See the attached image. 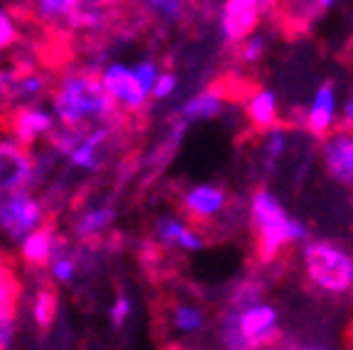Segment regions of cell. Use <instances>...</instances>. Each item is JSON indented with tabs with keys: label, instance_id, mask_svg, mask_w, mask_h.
<instances>
[{
	"label": "cell",
	"instance_id": "f1b7e54d",
	"mask_svg": "<svg viewBox=\"0 0 353 350\" xmlns=\"http://www.w3.org/2000/svg\"><path fill=\"white\" fill-rule=\"evenodd\" d=\"M294 350H334L331 345H326V343H304V345H299V348H294Z\"/></svg>",
	"mask_w": 353,
	"mask_h": 350
},
{
	"label": "cell",
	"instance_id": "e0dca14e",
	"mask_svg": "<svg viewBox=\"0 0 353 350\" xmlns=\"http://www.w3.org/2000/svg\"><path fill=\"white\" fill-rule=\"evenodd\" d=\"M170 329L179 336H196L206 329V311L192 301H174L170 307Z\"/></svg>",
	"mask_w": 353,
	"mask_h": 350
},
{
	"label": "cell",
	"instance_id": "f546056e",
	"mask_svg": "<svg viewBox=\"0 0 353 350\" xmlns=\"http://www.w3.org/2000/svg\"><path fill=\"white\" fill-rule=\"evenodd\" d=\"M348 333H351V340H353V318H351V323H348Z\"/></svg>",
	"mask_w": 353,
	"mask_h": 350
},
{
	"label": "cell",
	"instance_id": "603a6c76",
	"mask_svg": "<svg viewBox=\"0 0 353 350\" xmlns=\"http://www.w3.org/2000/svg\"><path fill=\"white\" fill-rule=\"evenodd\" d=\"M143 10H148V15L157 17V20L176 22V20H182L187 6H184V3H176V0H162V3H145Z\"/></svg>",
	"mask_w": 353,
	"mask_h": 350
},
{
	"label": "cell",
	"instance_id": "5bb4252c",
	"mask_svg": "<svg viewBox=\"0 0 353 350\" xmlns=\"http://www.w3.org/2000/svg\"><path fill=\"white\" fill-rule=\"evenodd\" d=\"M152 236L162 247H176L184 252H196L206 245L204 236L189 220L176 216H160L152 225Z\"/></svg>",
	"mask_w": 353,
	"mask_h": 350
},
{
	"label": "cell",
	"instance_id": "44dd1931",
	"mask_svg": "<svg viewBox=\"0 0 353 350\" xmlns=\"http://www.w3.org/2000/svg\"><path fill=\"white\" fill-rule=\"evenodd\" d=\"M20 30H17V22L12 20V15L8 12L6 6H0V56L8 54V52L20 42Z\"/></svg>",
	"mask_w": 353,
	"mask_h": 350
},
{
	"label": "cell",
	"instance_id": "4fadbf2b",
	"mask_svg": "<svg viewBox=\"0 0 353 350\" xmlns=\"http://www.w3.org/2000/svg\"><path fill=\"white\" fill-rule=\"evenodd\" d=\"M113 220H116V208L110 203H96V206L83 208L72 223L74 238L83 247H99L103 243V236L113 225Z\"/></svg>",
	"mask_w": 353,
	"mask_h": 350
},
{
	"label": "cell",
	"instance_id": "52a82bcc",
	"mask_svg": "<svg viewBox=\"0 0 353 350\" xmlns=\"http://www.w3.org/2000/svg\"><path fill=\"white\" fill-rule=\"evenodd\" d=\"M265 8H270V3H260V0H226L221 6L219 15L221 37L226 39L228 44H241L245 37L258 32Z\"/></svg>",
	"mask_w": 353,
	"mask_h": 350
},
{
	"label": "cell",
	"instance_id": "7c38bea8",
	"mask_svg": "<svg viewBox=\"0 0 353 350\" xmlns=\"http://www.w3.org/2000/svg\"><path fill=\"white\" fill-rule=\"evenodd\" d=\"M339 121V88L334 81H324L314 91L304 110V125L312 135L326 137L334 132Z\"/></svg>",
	"mask_w": 353,
	"mask_h": 350
},
{
	"label": "cell",
	"instance_id": "8992f818",
	"mask_svg": "<svg viewBox=\"0 0 353 350\" xmlns=\"http://www.w3.org/2000/svg\"><path fill=\"white\" fill-rule=\"evenodd\" d=\"M101 83H103L108 99L113 101L118 113L135 115L148 105V93L140 88V83L132 76V69L123 61H113V64L101 69Z\"/></svg>",
	"mask_w": 353,
	"mask_h": 350
},
{
	"label": "cell",
	"instance_id": "9c48e42d",
	"mask_svg": "<svg viewBox=\"0 0 353 350\" xmlns=\"http://www.w3.org/2000/svg\"><path fill=\"white\" fill-rule=\"evenodd\" d=\"M0 127H6L17 145L30 150L37 140L50 137L54 132L57 121H54V113L47 110L44 105H30V108L12 110L6 121L0 123Z\"/></svg>",
	"mask_w": 353,
	"mask_h": 350
},
{
	"label": "cell",
	"instance_id": "3957f363",
	"mask_svg": "<svg viewBox=\"0 0 353 350\" xmlns=\"http://www.w3.org/2000/svg\"><path fill=\"white\" fill-rule=\"evenodd\" d=\"M250 225L255 233L258 258L263 262L277 260L280 252L290 245H304L309 236L307 225L287 214L285 203L265 186H260L250 198Z\"/></svg>",
	"mask_w": 353,
	"mask_h": 350
},
{
	"label": "cell",
	"instance_id": "d6986e66",
	"mask_svg": "<svg viewBox=\"0 0 353 350\" xmlns=\"http://www.w3.org/2000/svg\"><path fill=\"white\" fill-rule=\"evenodd\" d=\"M287 147H290V135H287L285 127L275 125L270 130H265V140H263V167L265 172L270 174L275 172V167L280 165V159L285 157Z\"/></svg>",
	"mask_w": 353,
	"mask_h": 350
},
{
	"label": "cell",
	"instance_id": "d4e9b609",
	"mask_svg": "<svg viewBox=\"0 0 353 350\" xmlns=\"http://www.w3.org/2000/svg\"><path fill=\"white\" fill-rule=\"evenodd\" d=\"M130 313H132V301H130V296H128L125 291H118L116 301L110 304V311H108L110 326H113L116 331H121L123 326L128 323V318H130Z\"/></svg>",
	"mask_w": 353,
	"mask_h": 350
},
{
	"label": "cell",
	"instance_id": "83f0119b",
	"mask_svg": "<svg viewBox=\"0 0 353 350\" xmlns=\"http://www.w3.org/2000/svg\"><path fill=\"white\" fill-rule=\"evenodd\" d=\"M341 127H353V86L341 105Z\"/></svg>",
	"mask_w": 353,
	"mask_h": 350
},
{
	"label": "cell",
	"instance_id": "7402d4cb",
	"mask_svg": "<svg viewBox=\"0 0 353 350\" xmlns=\"http://www.w3.org/2000/svg\"><path fill=\"white\" fill-rule=\"evenodd\" d=\"M265 47H268V37L263 32H253L238 44V56L243 64H258L260 56L265 54Z\"/></svg>",
	"mask_w": 353,
	"mask_h": 350
},
{
	"label": "cell",
	"instance_id": "4316f807",
	"mask_svg": "<svg viewBox=\"0 0 353 350\" xmlns=\"http://www.w3.org/2000/svg\"><path fill=\"white\" fill-rule=\"evenodd\" d=\"M15 309L0 307V350H6L12 338V326H15Z\"/></svg>",
	"mask_w": 353,
	"mask_h": 350
},
{
	"label": "cell",
	"instance_id": "cb8c5ba5",
	"mask_svg": "<svg viewBox=\"0 0 353 350\" xmlns=\"http://www.w3.org/2000/svg\"><path fill=\"white\" fill-rule=\"evenodd\" d=\"M130 69H132V76H135V81L140 83V88H143L148 96H152L154 81H157V76L162 74V69L157 66V61L143 59V61H138L135 66H130Z\"/></svg>",
	"mask_w": 353,
	"mask_h": 350
},
{
	"label": "cell",
	"instance_id": "ba28073f",
	"mask_svg": "<svg viewBox=\"0 0 353 350\" xmlns=\"http://www.w3.org/2000/svg\"><path fill=\"white\" fill-rule=\"evenodd\" d=\"M34 157L12 137L0 140V196L12 192H30Z\"/></svg>",
	"mask_w": 353,
	"mask_h": 350
},
{
	"label": "cell",
	"instance_id": "ac0fdd59",
	"mask_svg": "<svg viewBox=\"0 0 353 350\" xmlns=\"http://www.w3.org/2000/svg\"><path fill=\"white\" fill-rule=\"evenodd\" d=\"M245 115L253 127L258 130H270L277 125V93L270 88H260L250 96L248 105H245Z\"/></svg>",
	"mask_w": 353,
	"mask_h": 350
},
{
	"label": "cell",
	"instance_id": "8fae6325",
	"mask_svg": "<svg viewBox=\"0 0 353 350\" xmlns=\"http://www.w3.org/2000/svg\"><path fill=\"white\" fill-rule=\"evenodd\" d=\"M182 214L194 223H209L219 218L228 206V194L219 184H194L182 194Z\"/></svg>",
	"mask_w": 353,
	"mask_h": 350
},
{
	"label": "cell",
	"instance_id": "5b68a950",
	"mask_svg": "<svg viewBox=\"0 0 353 350\" xmlns=\"http://www.w3.org/2000/svg\"><path fill=\"white\" fill-rule=\"evenodd\" d=\"M47 208L32 192H12L0 196V233L12 243H22L30 233L42 228Z\"/></svg>",
	"mask_w": 353,
	"mask_h": 350
},
{
	"label": "cell",
	"instance_id": "7a4b0ae2",
	"mask_svg": "<svg viewBox=\"0 0 353 350\" xmlns=\"http://www.w3.org/2000/svg\"><path fill=\"white\" fill-rule=\"evenodd\" d=\"M223 350H265L280 340V311L270 301H231L219 321Z\"/></svg>",
	"mask_w": 353,
	"mask_h": 350
},
{
	"label": "cell",
	"instance_id": "30bf717a",
	"mask_svg": "<svg viewBox=\"0 0 353 350\" xmlns=\"http://www.w3.org/2000/svg\"><path fill=\"white\" fill-rule=\"evenodd\" d=\"M321 165L336 184L353 189V127H339L324 137Z\"/></svg>",
	"mask_w": 353,
	"mask_h": 350
},
{
	"label": "cell",
	"instance_id": "9a60e30c",
	"mask_svg": "<svg viewBox=\"0 0 353 350\" xmlns=\"http://www.w3.org/2000/svg\"><path fill=\"white\" fill-rule=\"evenodd\" d=\"M54 238H57V228H54V223H50V220H47L42 228L34 230V233H30V236L20 243V255H22V260H25V265L32 269H39V267H44V265H50Z\"/></svg>",
	"mask_w": 353,
	"mask_h": 350
},
{
	"label": "cell",
	"instance_id": "484cf974",
	"mask_svg": "<svg viewBox=\"0 0 353 350\" xmlns=\"http://www.w3.org/2000/svg\"><path fill=\"white\" fill-rule=\"evenodd\" d=\"M176 74L174 72H162L160 76H157V81H154V88H152V99L154 101H165L170 99L172 93L176 91Z\"/></svg>",
	"mask_w": 353,
	"mask_h": 350
},
{
	"label": "cell",
	"instance_id": "ffe728a7",
	"mask_svg": "<svg viewBox=\"0 0 353 350\" xmlns=\"http://www.w3.org/2000/svg\"><path fill=\"white\" fill-rule=\"evenodd\" d=\"M57 304H59V296H57L54 287L52 285L39 287L32 301V316L39 329H50L52 326V321H54V316H57Z\"/></svg>",
	"mask_w": 353,
	"mask_h": 350
},
{
	"label": "cell",
	"instance_id": "6da1fadb",
	"mask_svg": "<svg viewBox=\"0 0 353 350\" xmlns=\"http://www.w3.org/2000/svg\"><path fill=\"white\" fill-rule=\"evenodd\" d=\"M50 93L54 105V121L66 130L86 132L103 123L121 121V113L101 83V69L96 66L61 69L57 81H52Z\"/></svg>",
	"mask_w": 353,
	"mask_h": 350
},
{
	"label": "cell",
	"instance_id": "277c9868",
	"mask_svg": "<svg viewBox=\"0 0 353 350\" xmlns=\"http://www.w3.org/2000/svg\"><path fill=\"white\" fill-rule=\"evenodd\" d=\"M302 267L309 285L321 294L343 296L353 291V252L334 240H307L302 245Z\"/></svg>",
	"mask_w": 353,
	"mask_h": 350
},
{
	"label": "cell",
	"instance_id": "2e32d148",
	"mask_svg": "<svg viewBox=\"0 0 353 350\" xmlns=\"http://www.w3.org/2000/svg\"><path fill=\"white\" fill-rule=\"evenodd\" d=\"M221 110H223V93L219 88H206V91L196 93L187 103L179 108V115H176V121L187 123H199V121H214L219 118Z\"/></svg>",
	"mask_w": 353,
	"mask_h": 350
}]
</instances>
